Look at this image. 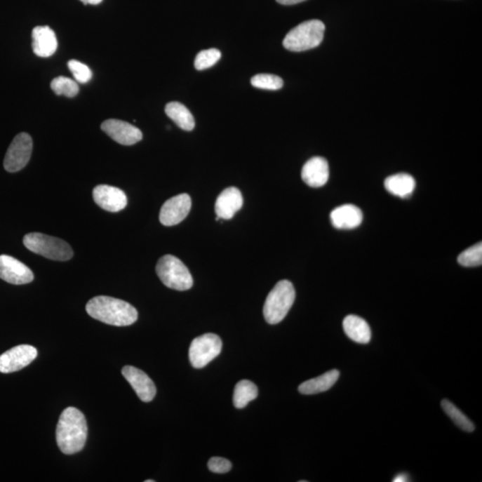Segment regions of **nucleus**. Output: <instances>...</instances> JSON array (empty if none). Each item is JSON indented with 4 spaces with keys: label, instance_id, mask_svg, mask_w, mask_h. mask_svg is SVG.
Returning a JSON list of instances; mask_svg holds the SVG:
<instances>
[{
    "label": "nucleus",
    "instance_id": "20e7f679",
    "mask_svg": "<svg viewBox=\"0 0 482 482\" xmlns=\"http://www.w3.org/2000/svg\"><path fill=\"white\" fill-rule=\"evenodd\" d=\"M326 25L320 20H309L291 29L283 39L284 48L293 52L309 51L323 41Z\"/></svg>",
    "mask_w": 482,
    "mask_h": 482
},
{
    "label": "nucleus",
    "instance_id": "a878e982",
    "mask_svg": "<svg viewBox=\"0 0 482 482\" xmlns=\"http://www.w3.org/2000/svg\"><path fill=\"white\" fill-rule=\"evenodd\" d=\"M252 86L267 91H278L283 86L281 77L274 74H257L251 79Z\"/></svg>",
    "mask_w": 482,
    "mask_h": 482
},
{
    "label": "nucleus",
    "instance_id": "72a5a7b5",
    "mask_svg": "<svg viewBox=\"0 0 482 482\" xmlns=\"http://www.w3.org/2000/svg\"><path fill=\"white\" fill-rule=\"evenodd\" d=\"M145 482H155V481H154V480H147V481H145Z\"/></svg>",
    "mask_w": 482,
    "mask_h": 482
},
{
    "label": "nucleus",
    "instance_id": "c85d7f7f",
    "mask_svg": "<svg viewBox=\"0 0 482 482\" xmlns=\"http://www.w3.org/2000/svg\"><path fill=\"white\" fill-rule=\"evenodd\" d=\"M68 68L78 83H87L93 78V72L90 67L80 61L74 60V59L69 61Z\"/></svg>",
    "mask_w": 482,
    "mask_h": 482
},
{
    "label": "nucleus",
    "instance_id": "f03ea898",
    "mask_svg": "<svg viewBox=\"0 0 482 482\" xmlns=\"http://www.w3.org/2000/svg\"><path fill=\"white\" fill-rule=\"evenodd\" d=\"M88 316L109 326H132L138 320V311L132 304L118 298L98 296L87 303Z\"/></svg>",
    "mask_w": 482,
    "mask_h": 482
},
{
    "label": "nucleus",
    "instance_id": "bb28decb",
    "mask_svg": "<svg viewBox=\"0 0 482 482\" xmlns=\"http://www.w3.org/2000/svg\"><path fill=\"white\" fill-rule=\"evenodd\" d=\"M221 57V52L216 48L200 51L195 59V68L199 71L206 70L217 63Z\"/></svg>",
    "mask_w": 482,
    "mask_h": 482
},
{
    "label": "nucleus",
    "instance_id": "4468645a",
    "mask_svg": "<svg viewBox=\"0 0 482 482\" xmlns=\"http://www.w3.org/2000/svg\"><path fill=\"white\" fill-rule=\"evenodd\" d=\"M122 373L142 401H152L156 394V385L143 370L127 366L123 367Z\"/></svg>",
    "mask_w": 482,
    "mask_h": 482
},
{
    "label": "nucleus",
    "instance_id": "0eeeda50",
    "mask_svg": "<svg viewBox=\"0 0 482 482\" xmlns=\"http://www.w3.org/2000/svg\"><path fill=\"white\" fill-rule=\"evenodd\" d=\"M222 347V340L216 334L206 333L196 337L190 344L189 362L194 368L201 369L221 354Z\"/></svg>",
    "mask_w": 482,
    "mask_h": 482
},
{
    "label": "nucleus",
    "instance_id": "423d86ee",
    "mask_svg": "<svg viewBox=\"0 0 482 482\" xmlns=\"http://www.w3.org/2000/svg\"><path fill=\"white\" fill-rule=\"evenodd\" d=\"M156 272L161 281L173 290L185 291L193 286L192 275L188 267L175 255H166L161 257Z\"/></svg>",
    "mask_w": 482,
    "mask_h": 482
},
{
    "label": "nucleus",
    "instance_id": "393cba45",
    "mask_svg": "<svg viewBox=\"0 0 482 482\" xmlns=\"http://www.w3.org/2000/svg\"><path fill=\"white\" fill-rule=\"evenodd\" d=\"M51 88L58 96L63 95L67 98H74L79 93L77 83L70 78L64 76L55 78L51 81Z\"/></svg>",
    "mask_w": 482,
    "mask_h": 482
},
{
    "label": "nucleus",
    "instance_id": "473e14b6",
    "mask_svg": "<svg viewBox=\"0 0 482 482\" xmlns=\"http://www.w3.org/2000/svg\"><path fill=\"white\" fill-rule=\"evenodd\" d=\"M85 5H98L102 2L103 0H81Z\"/></svg>",
    "mask_w": 482,
    "mask_h": 482
},
{
    "label": "nucleus",
    "instance_id": "a211bd4d",
    "mask_svg": "<svg viewBox=\"0 0 482 482\" xmlns=\"http://www.w3.org/2000/svg\"><path fill=\"white\" fill-rule=\"evenodd\" d=\"M330 221L337 229H355L359 227L363 221V213L356 206L342 205L331 212Z\"/></svg>",
    "mask_w": 482,
    "mask_h": 482
},
{
    "label": "nucleus",
    "instance_id": "6ab92c4d",
    "mask_svg": "<svg viewBox=\"0 0 482 482\" xmlns=\"http://www.w3.org/2000/svg\"><path fill=\"white\" fill-rule=\"evenodd\" d=\"M343 329L347 336L356 343L367 344L372 339V331L366 320L359 316H347L343 321Z\"/></svg>",
    "mask_w": 482,
    "mask_h": 482
},
{
    "label": "nucleus",
    "instance_id": "cd10ccee",
    "mask_svg": "<svg viewBox=\"0 0 482 482\" xmlns=\"http://www.w3.org/2000/svg\"><path fill=\"white\" fill-rule=\"evenodd\" d=\"M458 263L465 267H478L482 264L481 242L469 248L458 257Z\"/></svg>",
    "mask_w": 482,
    "mask_h": 482
},
{
    "label": "nucleus",
    "instance_id": "f3484780",
    "mask_svg": "<svg viewBox=\"0 0 482 482\" xmlns=\"http://www.w3.org/2000/svg\"><path fill=\"white\" fill-rule=\"evenodd\" d=\"M32 48L39 58H49L58 49V39L53 29L48 26H37L32 31Z\"/></svg>",
    "mask_w": 482,
    "mask_h": 482
},
{
    "label": "nucleus",
    "instance_id": "9d476101",
    "mask_svg": "<svg viewBox=\"0 0 482 482\" xmlns=\"http://www.w3.org/2000/svg\"><path fill=\"white\" fill-rule=\"evenodd\" d=\"M0 279L10 284L24 285L34 280L27 265L8 255H0Z\"/></svg>",
    "mask_w": 482,
    "mask_h": 482
},
{
    "label": "nucleus",
    "instance_id": "5701e85b",
    "mask_svg": "<svg viewBox=\"0 0 482 482\" xmlns=\"http://www.w3.org/2000/svg\"><path fill=\"white\" fill-rule=\"evenodd\" d=\"M258 396V389L250 380H243L235 386L234 405L236 408H244L249 402L253 401Z\"/></svg>",
    "mask_w": 482,
    "mask_h": 482
},
{
    "label": "nucleus",
    "instance_id": "2f4dec72",
    "mask_svg": "<svg viewBox=\"0 0 482 482\" xmlns=\"http://www.w3.org/2000/svg\"><path fill=\"white\" fill-rule=\"evenodd\" d=\"M394 482H406L409 481V477L408 474H400L398 475V476H396L394 478V480H393Z\"/></svg>",
    "mask_w": 482,
    "mask_h": 482
},
{
    "label": "nucleus",
    "instance_id": "b1692460",
    "mask_svg": "<svg viewBox=\"0 0 482 482\" xmlns=\"http://www.w3.org/2000/svg\"><path fill=\"white\" fill-rule=\"evenodd\" d=\"M441 408L444 410V412L448 415V417L450 418L459 428L467 432H473L474 431L475 426L473 422H471L463 412H461L453 403L449 401L448 399L442 400Z\"/></svg>",
    "mask_w": 482,
    "mask_h": 482
},
{
    "label": "nucleus",
    "instance_id": "aec40b11",
    "mask_svg": "<svg viewBox=\"0 0 482 482\" xmlns=\"http://www.w3.org/2000/svg\"><path fill=\"white\" fill-rule=\"evenodd\" d=\"M340 372L331 370L316 378L307 380L298 387V391L303 395H314L327 391L337 382Z\"/></svg>",
    "mask_w": 482,
    "mask_h": 482
},
{
    "label": "nucleus",
    "instance_id": "ddd939ff",
    "mask_svg": "<svg viewBox=\"0 0 482 482\" xmlns=\"http://www.w3.org/2000/svg\"><path fill=\"white\" fill-rule=\"evenodd\" d=\"M93 195L95 203L106 211L117 213L126 208V194L116 187L98 185L95 187Z\"/></svg>",
    "mask_w": 482,
    "mask_h": 482
},
{
    "label": "nucleus",
    "instance_id": "412c9836",
    "mask_svg": "<svg viewBox=\"0 0 482 482\" xmlns=\"http://www.w3.org/2000/svg\"><path fill=\"white\" fill-rule=\"evenodd\" d=\"M384 186L392 195L399 198H408L415 189V180L408 173H399L385 180Z\"/></svg>",
    "mask_w": 482,
    "mask_h": 482
},
{
    "label": "nucleus",
    "instance_id": "1a4fd4ad",
    "mask_svg": "<svg viewBox=\"0 0 482 482\" xmlns=\"http://www.w3.org/2000/svg\"><path fill=\"white\" fill-rule=\"evenodd\" d=\"M37 355V349L32 346L20 345L13 347L0 356V373H15L24 369L35 360Z\"/></svg>",
    "mask_w": 482,
    "mask_h": 482
},
{
    "label": "nucleus",
    "instance_id": "39448f33",
    "mask_svg": "<svg viewBox=\"0 0 482 482\" xmlns=\"http://www.w3.org/2000/svg\"><path fill=\"white\" fill-rule=\"evenodd\" d=\"M24 245L29 251L51 260L68 261L74 255L73 249L67 242L39 232L26 234Z\"/></svg>",
    "mask_w": 482,
    "mask_h": 482
},
{
    "label": "nucleus",
    "instance_id": "2eb2a0df",
    "mask_svg": "<svg viewBox=\"0 0 482 482\" xmlns=\"http://www.w3.org/2000/svg\"><path fill=\"white\" fill-rule=\"evenodd\" d=\"M301 176L304 182L313 188L326 185L330 176L329 163L323 157L314 156L304 163Z\"/></svg>",
    "mask_w": 482,
    "mask_h": 482
},
{
    "label": "nucleus",
    "instance_id": "7ed1b4c3",
    "mask_svg": "<svg viewBox=\"0 0 482 482\" xmlns=\"http://www.w3.org/2000/svg\"><path fill=\"white\" fill-rule=\"evenodd\" d=\"M296 291L293 284L287 280L279 281L268 294L264 304V316L270 324H277L286 317L293 306Z\"/></svg>",
    "mask_w": 482,
    "mask_h": 482
},
{
    "label": "nucleus",
    "instance_id": "6e6552de",
    "mask_svg": "<svg viewBox=\"0 0 482 482\" xmlns=\"http://www.w3.org/2000/svg\"><path fill=\"white\" fill-rule=\"evenodd\" d=\"M32 137L28 133H22L15 137L6 152L4 167L9 173H16L25 168L32 153Z\"/></svg>",
    "mask_w": 482,
    "mask_h": 482
},
{
    "label": "nucleus",
    "instance_id": "9b49d317",
    "mask_svg": "<svg viewBox=\"0 0 482 482\" xmlns=\"http://www.w3.org/2000/svg\"><path fill=\"white\" fill-rule=\"evenodd\" d=\"M192 199L188 194H180L167 200L160 210V222L165 226L179 225L189 214Z\"/></svg>",
    "mask_w": 482,
    "mask_h": 482
},
{
    "label": "nucleus",
    "instance_id": "c756f323",
    "mask_svg": "<svg viewBox=\"0 0 482 482\" xmlns=\"http://www.w3.org/2000/svg\"><path fill=\"white\" fill-rule=\"evenodd\" d=\"M208 469L215 474H226L232 470V464L227 459L212 457L208 461Z\"/></svg>",
    "mask_w": 482,
    "mask_h": 482
},
{
    "label": "nucleus",
    "instance_id": "dca6fc26",
    "mask_svg": "<svg viewBox=\"0 0 482 482\" xmlns=\"http://www.w3.org/2000/svg\"><path fill=\"white\" fill-rule=\"evenodd\" d=\"M243 206V196L241 190L229 187L219 195L215 202V213L219 219L229 220Z\"/></svg>",
    "mask_w": 482,
    "mask_h": 482
},
{
    "label": "nucleus",
    "instance_id": "f8f14e48",
    "mask_svg": "<svg viewBox=\"0 0 482 482\" xmlns=\"http://www.w3.org/2000/svg\"><path fill=\"white\" fill-rule=\"evenodd\" d=\"M101 129L114 142L124 146H132L142 140V130L124 121L109 119L101 124Z\"/></svg>",
    "mask_w": 482,
    "mask_h": 482
},
{
    "label": "nucleus",
    "instance_id": "f257e3e1",
    "mask_svg": "<svg viewBox=\"0 0 482 482\" xmlns=\"http://www.w3.org/2000/svg\"><path fill=\"white\" fill-rule=\"evenodd\" d=\"M55 435L58 448L64 454L74 455L83 450L88 436L87 421L83 413L75 408L65 409Z\"/></svg>",
    "mask_w": 482,
    "mask_h": 482
},
{
    "label": "nucleus",
    "instance_id": "7c9ffc66",
    "mask_svg": "<svg viewBox=\"0 0 482 482\" xmlns=\"http://www.w3.org/2000/svg\"><path fill=\"white\" fill-rule=\"evenodd\" d=\"M276 1L278 3H280V4L281 5L291 6L298 4V3L306 1V0H276Z\"/></svg>",
    "mask_w": 482,
    "mask_h": 482
},
{
    "label": "nucleus",
    "instance_id": "4be33fe9",
    "mask_svg": "<svg viewBox=\"0 0 482 482\" xmlns=\"http://www.w3.org/2000/svg\"><path fill=\"white\" fill-rule=\"evenodd\" d=\"M166 114L180 129L187 130V132H190L194 129V117L185 105L179 102H170L166 105Z\"/></svg>",
    "mask_w": 482,
    "mask_h": 482
}]
</instances>
